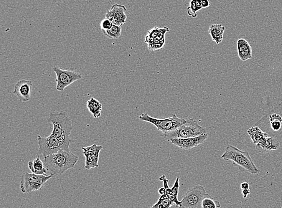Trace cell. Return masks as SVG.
<instances>
[{"label": "cell", "mask_w": 282, "mask_h": 208, "mask_svg": "<svg viewBox=\"0 0 282 208\" xmlns=\"http://www.w3.org/2000/svg\"><path fill=\"white\" fill-rule=\"evenodd\" d=\"M78 161V157L61 149L57 153L44 157L45 166L54 175H62L69 169L75 167Z\"/></svg>", "instance_id": "cell-1"}, {"label": "cell", "mask_w": 282, "mask_h": 208, "mask_svg": "<svg viewBox=\"0 0 282 208\" xmlns=\"http://www.w3.org/2000/svg\"><path fill=\"white\" fill-rule=\"evenodd\" d=\"M48 121L52 123V133L60 140L68 144L72 143L70 138L73 129L72 121L65 111L52 112L48 116Z\"/></svg>", "instance_id": "cell-2"}, {"label": "cell", "mask_w": 282, "mask_h": 208, "mask_svg": "<svg viewBox=\"0 0 282 208\" xmlns=\"http://www.w3.org/2000/svg\"><path fill=\"white\" fill-rule=\"evenodd\" d=\"M221 159L232 161L233 164L238 165L251 174L258 175L260 173V170L254 163L248 152L240 150L231 144H228L226 147L225 153L221 156Z\"/></svg>", "instance_id": "cell-3"}, {"label": "cell", "mask_w": 282, "mask_h": 208, "mask_svg": "<svg viewBox=\"0 0 282 208\" xmlns=\"http://www.w3.org/2000/svg\"><path fill=\"white\" fill-rule=\"evenodd\" d=\"M207 133V130L198 124L194 118L185 120V123L178 128L166 133H161L165 140L170 142L173 139L192 138Z\"/></svg>", "instance_id": "cell-4"}, {"label": "cell", "mask_w": 282, "mask_h": 208, "mask_svg": "<svg viewBox=\"0 0 282 208\" xmlns=\"http://www.w3.org/2000/svg\"><path fill=\"white\" fill-rule=\"evenodd\" d=\"M139 118L140 120L153 124L162 133H169L175 130L185 121V119L177 117L176 114H173L171 117L158 119L152 117L147 113H143Z\"/></svg>", "instance_id": "cell-5"}, {"label": "cell", "mask_w": 282, "mask_h": 208, "mask_svg": "<svg viewBox=\"0 0 282 208\" xmlns=\"http://www.w3.org/2000/svg\"><path fill=\"white\" fill-rule=\"evenodd\" d=\"M37 143L39 145L38 152L39 154L43 155L44 157L57 153L61 149L66 151H70V144L63 143L53 134H51L50 136L46 138L38 136Z\"/></svg>", "instance_id": "cell-6"}, {"label": "cell", "mask_w": 282, "mask_h": 208, "mask_svg": "<svg viewBox=\"0 0 282 208\" xmlns=\"http://www.w3.org/2000/svg\"><path fill=\"white\" fill-rule=\"evenodd\" d=\"M54 176V174L53 173L49 176H44L25 172L22 174L20 185L21 192L23 193H29L30 192L40 190L46 182Z\"/></svg>", "instance_id": "cell-7"}, {"label": "cell", "mask_w": 282, "mask_h": 208, "mask_svg": "<svg viewBox=\"0 0 282 208\" xmlns=\"http://www.w3.org/2000/svg\"><path fill=\"white\" fill-rule=\"evenodd\" d=\"M207 194L205 188L200 185L190 188L181 200L182 208H202V202Z\"/></svg>", "instance_id": "cell-8"}, {"label": "cell", "mask_w": 282, "mask_h": 208, "mask_svg": "<svg viewBox=\"0 0 282 208\" xmlns=\"http://www.w3.org/2000/svg\"><path fill=\"white\" fill-rule=\"evenodd\" d=\"M53 71L56 75V89L58 91H63L68 86L70 85L75 81L82 80L83 76L80 73L75 71L63 69V68L55 66Z\"/></svg>", "instance_id": "cell-9"}, {"label": "cell", "mask_w": 282, "mask_h": 208, "mask_svg": "<svg viewBox=\"0 0 282 208\" xmlns=\"http://www.w3.org/2000/svg\"><path fill=\"white\" fill-rule=\"evenodd\" d=\"M207 139L208 134L203 133L199 136L192 137V138L173 139L170 142L175 146L179 147L184 150H190L204 143Z\"/></svg>", "instance_id": "cell-10"}, {"label": "cell", "mask_w": 282, "mask_h": 208, "mask_svg": "<svg viewBox=\"0 0 282 208\" xmlns=\"http://www.w3.org/2000/svg\"><path fill=\"white\" fill-rule=\"evenodd\" d=\"M126 8L123 5L114 4L106 12V17L110 19L113 24L123 26L126 21Z\"/></svg>", "instance_id": "cell-11"}, {"label": "cell", "mask_w": 282, "mask_h": 208, "mask_svg": "<svg viewBox=\"0 0 282 208\" xmlns=\"http://www.w3.org/2000/svg\"><path fill=\"white\" fill-rule=\"evenodd\" d=\"M33 82L31 80H20L15 85L14 94L19 101L27 102L31 99V90Z\"/></svg>", "instance_id": "cell-12"}, {"label": "cell", "mask_w": 282, "mask_h": 208, "mask_svg": "<svg viewBox=\"0 0 282 208\" xmlns=\"http://www.w3.org/2000/svg\"><path fill=\"white\" fill-rule=\"evenodd\" d=\"M159 181L163 182L164 187L166 189V194L169 198L170 200L174 203V205H176L177 208H182V202L177 199V196H178L179 189V177H176V181L174 182V186L172 188H170L169 186V180L167 178L165 175H162V176L159 177Z\"/></svg>", "instance_id": "cell-13"}, {"label": "cell", "mask_w": 282, "mask_h": 208, "mask_svg": "<svg viewBox=\"0 0 282 208\" xmlns=\"http://www.w3.org/2000/svg\"><path fill=\"white\" fill-rule=\"evenodd\" d=\"M256 148L259 153H265L275 151L280 147V143L274 137L268 136L261 143L255 144Z\"/></svg>", "instance_id": "cell-14"}, {"label": "cell", "mask_w": 282, "mask_h": 208, "mask_svg": "<svg viewBox=\"0 0 282 208\" xmlns=\"http://www.w3.org/2000/svg\"><path fill=\"white\" fill-rule=\"evenodd\" d=\"M237 50L238 57L243 62L251 59L252 58V48L245 39H240L237 40Z\"/></svg>", "instance_id": "cell-15"}, {"label": "cell", "mask_w": 282, "mask_h": 208, "mask_svg": "<svg viewBox=\"0 0 282 208\" xmlns=\"http://www.w3.org/2000/svg\"><path fill=\"white\" fill-rule=\"evenodd\" d=\"M225 30L226 27L222 24H213L211 25L208 32L212 41L215 42L217 45H220L223 41Z\"/></svg>", "instance_id": "cell-16"}, {"label": "cell", "mask_w": 282, "mask_h": 208, "mask_svg": "<svg viewBox=\"0 0 282 208\" xmlns=\"http://www.w3.org/2000/svg\"><path fill=\"white\" fill-rule=\"evenodd\" d=\"M28 167L32 173L37 175H44L48 176L47 171L48 169L45 167L44 161L41 160L40 156H38L37 158L34 160L30 161L28 163Z\"/></svg>", "instance_id": "cell-17"}, {"label": "cell", "mask_w": 282, "mask_h": 208, "mask_svg": "<svg viewBox=\"0 0 282 208\" xmlns=\"http://www.w3.org/2000/svg\"><path fill=\"white\" fill-rule=\"evenodd\" d=\"M101 152L96 153H88L83 151V154L86 158L85 169L90 170L94 168H98L99 167L98 162L100 158Z\"/></svg>", "instance_id": "cell-18"}, {"label": "cell", "mask_w": 282, "mask_h": 208, "mask_svg": "<svg viewBox=\"0 0 282 208\" xmlns=\"http://www.w3.org/2000/svg\"><path fill=\"white\" fill-rule=\"evenodd\" d=\"M247 133L255 144L261 143L269 136L267 133L262 131L258 127H253L249 128Z\"/></svg>", "instance_id": "cell-19"}, {"label": "cell", "mask_w": 282, "mask_h": 208, "mask_svg": "<svg viewBox=\"0 0 282 208\" xmlns=\"http://www.w3.org/2000/svg\"><path fill=\"white\" fill-rule=\"evenodd\" d=\"M87 108L95 118L100 117L103 110V105L100 101L94 97H91L87 102Z\"/></svg>", "instance_id": "cell-20"}, {"label": "cell", "mask_w": 282, "mask_h": 208, "mask_svg": "<svg viewBox=\"0 0 282 208\" xmlns=\"http://www.w3.org/2000/svg\"><path fill=\"white\" fill-rule=\"evenodd\" d=\"M203 8L202 0H191L190 6L187 8V14L189 16L195 18L197 16V12Z\"/></svg>", "instance_id": "cell-21"}, {"label": "cell", "mask_w": 282, "mask_h": 208, "mask_svg": "<svg viewBox=\"0 0 282 208\" xmlns=\"http://www.w3.org/2000/svg\"><path fill=\"white\" fill-rule=\"evenodd\" d=\"M104 35L111 39H118L121 37L122 33V27L119 25H113L110 30L103 31Z\"/></svg>", "instance_id": "cell-22"}, {"label": "cell", "mask_w": 282, "mask_h": 208, "mask_svg": "<svg viewBox=\"0 0 282 208\" xmlns=\"http://www.w3.org/2000/svg\"><path fill=\"white\" fill-rule=\"evenodd\" d=\"M174 204L170 200L166 194L161 195L159 201L152 207V208H169Z\"/></svg>", "instance_id": "cell-23"}, {"label": "cell", "mask_w": 282, "mask_h": 208, "mask_svg": "<svg viewBox=\"0 0 282 208\" xmlns=\"http://www.w3.org/2000/svg\"><path fill=\"white\" fill-rule=\"evenodd\" d=\"M220 207V203L217 200H215L211 195L208 193L202 202V208H218Z\"/></svg>", "instance_id": "cell-24"}, {"label": "cell", "mask_w": 282, "mask_h": 208, "mask_svg": "<svg viewBox=\"0 0 282 208\" xmlns=\"http://www.w3.org/2000/svg\"><path fill=\"white\" fill-rule=\"evenodd\" d=\"M271 128L274 131L281 130L282 125V117L278 114L274 113L270 115Z\"/></svg>", "instance_id": "cell-25"}, {"label": "cell", "mask_w": 282, "mask_h": 208, "mask_svg": "<svg viewBox=\"0 0 282 208\" xmlns=\"http://www.w3.org/2000/svg\"><path fill=\"white\" fill-rule=\"evenodd\" d=\"M159 29L160 28L156 27L149 30L148 33L146 35L145 41H144L147 45L151 44L154 42L155 39H156L157 35L159 34Z\"/></svg>", "instance_id": "cell-26"}, {"label": "cell", "mask_w": 282, "mask_h": 208, "mask_svg": "<svg viewBox=\"0 0 282 208\" xmlns=\"http://www.w3.org/2000/svg\"><path fill=\"white\" fill-rule=\"evenodd\" d=\"M82 149L83 151L88 152V153H96V152H101V150H103V146L93 144L90 146L83 147Z\"/></svg>", "instance_id": "cell-27"}, {"label": "cell", "mask_w": 282, "mask_h": 208, "mask_svg": "<svg viewBox=\"0 0 282 208\" xmlns=\"http://www.w3.org/2000/svg\"><path fill=\"white\" fill-rule=\"evenodd\" d=\"M113 25V22H111L110 19L105 17V18L101 22L100 27L103 31H106V30H110L111 28L112 27Z\"/></svg>", "instance_id": "cell-28"}, {"label": "cell", "mask_w": 282, "mask_h": 208, "mask_svg": "<svg viewBox=\"0 0 282 208\" xmlns=\"http://www.w3.org/2000/svg\"><path fill=\"white\" fill-rule=\"evenodd\" d=\"M169 32V29L168 27L160 28L159 34L157 35L156 39L160 40H165L164 35L166 34V32Z\"/></svg>", "instance_id": "cell-29"}, {"label": "cell", "mask_w": 282, "mask_h": 208, "mask_svg": "<svg viewBox=\"0 0 282 208\" xmlns=\"http://www.w3.org/2000/svg\"><path fill=\"white\" fill-rule=\"evenodd\" d=\"M250 194V189H248L242 190V194L243 197L245 198V199H246V198H247L248 195Z\"/></svg>", "instance_id": "cell-30"}, {"label": "cell", "mask_w": 282, "mask_h": 208, "mask_svg": "<svg viewBox=\"0 0 282 208\" xmlns=\"http://www.w3.org/2000/svg\"><path fill=\"white\" fill-rule=\"evenodd\" d=\"M202 4L203 8H207L210 6V2L209 0H202Z\"/></svg>", "instance_id": "cell-31"}, {"label": "cell", "mask_w": 282, "mask_h": 208, "mask_svg": "<svg viewBox=\"0 0 282 208\" xmlns=\"http://www.w3.org/2000/svg\"><path fill=\"white\" fill-rule=\"evenodd\" d=\"M249 187H250V186H249L248 182H245L241 184V189L242 190L248 189Z\"/></svg>", "instance_id": "cell-32"}, {"label": "cell", "mask_w": 282, "mask_h": 208, "mask_svg": "<svg viewBox=\"0 0 282 208\" xmlns=\"http://www.w3.org/2000/svg\"><path fill=\"white\" fill-rule=\"evenodd\" d=\"M159 193L160 195L164 194L166 193V189H165L164 187L160 188V189L159 190Z\"/></svg>", "instance_id": "cell-33"}]
</instances>
